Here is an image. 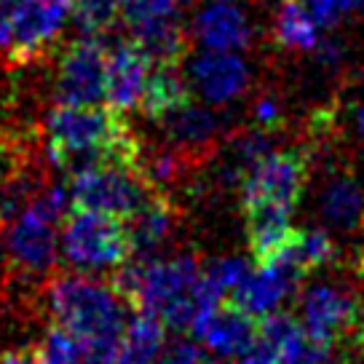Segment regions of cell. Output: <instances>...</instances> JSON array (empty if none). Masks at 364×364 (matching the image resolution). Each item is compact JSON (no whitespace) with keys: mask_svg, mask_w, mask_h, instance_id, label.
Instances as JSON below:
<instances>
[{"mask_svg":"<svg viewBox=\"0 0 364 364\" xmlns=\"http://www.w3.org/2000/svg\"><path fill=\"white\" fill-rule=\"evenodd\" d=\"M364 303L359 297L335 284H311L300 295V324L308 338L327 346L356 341L362 327Z\"/></svg>","mask_w":364,"mask_h":364,"instance_id":"obj_9","label":"cell"},{"mask_svg":"<svg viewBox=\"0 0 364 364\" xmlns=\"http://www.w3.org/2000/svg\"><path fill=\"white\" fill-rule=\"evenodd\" d=\"M48 161L65 174L97 164H124L134 169L139 142L124 113L110 105H54L43 121Z\"/></svg>","mask_w":364,"mask_h":364,"instance_id":"obj_1","label":"cell"},{"mask_svg":"<svg viewBox=\"0 0 364 364\" xmlns=\"http://www.w3.org/2000/svg\"><path fill=\"white\" fill-rule=\"evenodd\" d=\"M308 180L303 150L265 153L241 174V212L247 215L292 217Z\"/></svg>","mask_w":364,"mask_h":364,"instance_id":"obj_6","label":"cell"},{"mask_svg":"<svg viewBox=\"0 0 364 364\" xmlns=\"http://www.w3.org/2000/svg\"><path fill=\"white\" fill-rule=\"evenodd\" d=\"M153 59L136 41H121L107 48V65H105V105H110L118 113H129L139 105L145 91Z\"/></svg>","mask_w":364,"mask_h":364,"instance_id":"obj_13","label":"cell"},{"mask_svg":"<svg viewBox=\"0 0 364 364\" xmlns=\"http://www.w3.org/2000/svg\"><path fill=\"white\" fill-rule=\"evenodd\" d=\"M188 80L212 105H225L241 97L250 86V68L239 51L204 48L188 62Z\"/></svg>","mask_w":364,"mask_h":364,"instance_id":"obj_14","label":"cell"},{"mask_svg":"<svg viewBox=\"0 0 364 364\" xmlns=\"http://www.w3.org/2000/svg\"><path fill=\"white\" fill-rule=\"evenodd\" d=\"M198 273L201 265L193 255H177L169 260L132 257L115 271L113 284L126 297L132 311L161 318L166 330L193 332V287L198 282Z\"/></svg>","mask_w":364,"mask_h":364,"instance_id":"obj_3","label":"cell"},{"mask_svg":"<svg viewBox=\"0 0 364 364\" xmlns=\"http://www.w3.org/2000/svg\"><path fill=\"white\" fill-rule=\"evenodd\" d=\"M273 41L287 51H316L318 24L303 0H284L273 19Z\"/></svg>","mask_w":364,"mask_h":364,"instance_id":"obj_22","label":"cell"},{"mask_svg":"<svg viewBox=\"0 0 364 364\" xmlns=\"http://www.w3.org/2000/svg\"><path fill=\"white\" fill-rule=\"evenodd\" d=\"M0 364H38V351L30 346H14L0 351Z\"/></svg>","mask_w":364,"mask_h":364,"instance_id":"obj_30","label":"cell"},{"mask_svg":"<svg viewBox=\"0 0 364 364\" xmlns=\"http://www.w3.org/2000/svg\"><path fill=\"white\" fill-rule=\"evenodd\" d=\"M11 11H14V0H0V59L9 57V43H11Z\"/></svg>","mask_w":364,"mask_h":364,"instance_id":"obj_29","label":"cell"},{"mask_svg":"<svg viewBox=\"0 0 364 364\" xmlns=\"http://www.w3.org/2000/svg\"><path fill=\"white\" fill-rule=\"evenodd\" d=\"M318 212L332 230L351 233L364 225V188L348 174L332 177L318 196Z\"/></svg>","mask_w":364,"mask_h":364,"instance_id":"obj_20","label":"cell"},{"mask_svg":"<svg viewBox=\"0 0 364 364\" xmlns=\"http://www.w3.org/2000/svg\"><path fill=\"white\" fill-rule=\"evenodd\" d=\"M150 193L153 191L139 180V174L132 166L110 164V161L70 174L68 185V196L73 209H89V212L115 215L124 217V220Z\"/></svg>","mask_w":364,"mask_h":364,"instance_id":"obj_7","label":"cell"},{"mask_svg":"<svg viewBox=\"0 0 364 364\" xmlns=\"http://www.w3.org/2000/svg\"><path fill=\"white\" fill-rule=\"evenodd\" d=\"M284 252L300 265L303 273L318 271L324 265H330L338 255V247L327 230L321 228H303V230H292V239L284 247Z\"/></svg>","mask_w":364,"mask_h":364,"instance_id":"obj_23","label":"cell"},{"mask_svg":"<svg viewBox=\"0 0 364 364\" xmlns=\"http://www.w3.org/2000/svg\"><path fill=\"white\" fill-rule=\"evenodd\" d=\"M73 16V0H14L9 65H30L57 46Z\"/></svg>","mask_w":364,"mask_h":364,"instance_id":"obj_10","label":"cell"},{"mask_svg":"<svg viewBox=\"0 0 364 364\" xmlns=\"http://www.w3.org/2000/svg\"><path fill=\"white\" fill-rule=\"evenodd\" d=\"M356 129H359V134L364 136V105L356 110Z\"/></svg>","mask_w":364,"mask_h":364,"instance_id":"obj_31","label":"cell"},{"mask_svg":"<svg viewBox=\"0 0 364 364\" xmlns=\"http://www.w3.org/2000/svg\"><path fill=\"white\" fill-rule=\"evenodd\" d=\"M188 97H191V91L185 86V78L177 73V65H153V73H150L136 107L142 110L145 118L159 124L171 107L185 102Z\"/></svg>","mask_w":364,"mask_h":364,"instance_id":"obj_21","label":"cell"},{"mask_svg":"<svg viewBox=\"0 0 364 364\" xmlns=\"http://www.w3.org/2000/svg\"><path fill=\"white\" fill-rule=\"evenodd\" d=\"M59 255L75 273H107L134 257L124 217L73 209L59 225Z\"/></svg>","mask_w":364,"mask_h":364,"instance_id":"obj_5","label":"cell"},{"mask_svg":"<svg viewBox=\"0 0 364 364\" xmlns=\"http://www.w3.org/2000/svg\"><path fill=\"white\" fill-rule=\"evenodd\" d=\"M48 311L78 341L83 364H110L132 306L113 282L89 273H65L48 287Z\"/></svg>","mask_w":364,"mask_h":364,"instance_id":"obj_2","label":"cell"},{"mask_svg":"<svg viewBox=\"0 0 364 364\" xmlns=\"http://www.w3.org/2000/svg\"><path fill=\"white\" fill-rule=\"evenodd\" d=\"M318 27H335L346 14L356 11L364 0H303Z\"/></svg>","mask_w":364,"mask_h":364,"instance_id":"obj_27","label":"cell"},{"mask_svg":"<svg viewBox=\"0 0 364 364\" xmlns=\"http://www.w3.org/2000/svg\"><path fill=\"white\" fill-rule=\"evenodd\" d=\"M252 118H255L257 129H262V132H273L276 126L282 124V107H279V102H276L273 97H262V100H257V105H255Z\"/></svg>","mask_w":364,"mask_h":364,"instance_id":"obj_28","label":"cell"},{"mask_svg":"<svg viewBox=\"0 0 364 364\" xmlns=\"http://www.w3.org/2000/svg\"><path fill=\"white\" fill-rule=\"evenodd\" d=\"M159 126L166 134V142L174 150H180V153L206 150L215 142L217 132H220L217 115L204 105L193 102L191 97L177 105V107H171L169 113L159 121Z\"/></svg>","mask_w":364,"mask_h":364,"instance_id":"obj_17","label":"cell"},{"mask_svg":"<svg viewBox=\"0 0 364 364\" xmlns=\"http://www.w3.org/2000/svg\"><path fill=\"white\" fill-rule=\"evenodd\" d=\"M121 19L156 65H180L188 48L182 0H129Z\"/></svg>","mask_w":364,"mask_h":364,"instance_id":"obj_8","label":"cell"},{"mask_svg":"<svg viewBox=\"0 0 364 364\" xmlns=\"http://www.w3.org/2000/svg\"><path fill=\"white\" fill-rule=\"evenodd\" d=\"M303 276L306 273L300 271V265L287 252H282L271 260L250 265V271L244 273V279L230 292V300L239 308H244L247 314L262 318L279 311L295 295Z\"/></svg>","mask_w":364,"mask_h":364,"instance_id":"obj_12","label":"cell"},{"mask_svg":"<svg viewBox=\"0 0 364 364\" xmlns=\"http://www.w3.org/2000/svg\"><path fill=\"white\" fill-rule=\"evenodd\" d=\"M247 271H250V262L241 260V257H233V255L230 257H215L206 265H201V282L206 287H212L217 295L228 297L244 279Z\"/></svg>","mask_w":364,"mask_h":364,"instance_id":"obj_25","label":"cell"},{"mask_svg":"<svg viewBox=\"0 0 364 364\" xmlns=\"http://www.w3.org/2000/svg\"><path fill=\"white\" fill-rule=\"evenodd\" d=\"M70 196L51 185L38 191L19 215L3 225V252L22 276L43 279L54 271L59 257V225L68 212Z\"/></svg>","mask_w":364,"mask_h":364,"instance_id":"obj_4","label":"cell"},{"mask_svg":"<svg viewBox=\"0 0 364 364\" xmlns=\"http://www.w3.org/2000/svg\"><path fill=\"white\" fill-rule=\"evenodd\" d=\"M126 225H129V239H132L134 255L150 257L166 244L174 230V206L164 191H153L126 217Z\"/></svg>","mask_w":364,"mask_h":364,"instance_id":"obj_18","label":"cell"},{"mask_svg":"<svg viewBox=\"0 0 364 364\" xmlns=\"http://www.w3.org/2000/svg\"><path fill=\"white\" fill-rule=\"evenodd\" d=\"M164 348H166L164 321L142 311H132L110 364H159Z\"/></svg>","mask_w":364,"mask_h":364,"instance_id":"obj_19","label":"cell"},{"mask_svg":"<svg viewBox=\"0 0 364 364\" xmlns=\"http://www.w3.org/2000/svg\"><path fill=\"white\" fill-rule=\"evenodd\" d=\"M257 330H260V318L247 314L233 300H228L220 303L215 314L206 318V324L198 332V341H204V346L217 359H239L257 341Z\"/></svg>","mask_w":364,"mask_h":364,"instance_id":"obj_16","label":"cell"},{"mask_svg":"<svg viewBox=\"0 0 364 364\" xmlns=\"http://www.w3.org/2000/svg\"><path fill=\"white\" fill-rule=\"evenodd\" d=\"M129 0H73V19L83 35H102L124 14Z\"/></svg>","mask_w":364,"mask_h":364,"instance_id":"obj_24","label":"cell"},{"mask_svg":"<svg viewBox=\"0 0 364 364\" xmlns=\"http://www.w3.org/2000/svg\"><path fill=\"white\" fill-rule=\"evenodd\" d=\"M105 65L107 48L100 35H80L65 48L54 75L57 105H100L105 102Z\"/></svg>","mask_w":364,"mask_h":364,"instance_id":"obj_11","label":"cell"},{"mask_svg":"<svg viewBox=\"0 0 364 364\" xmlns=\"http://www.w3.org/2000/svg\"><path fill=\"white\" fill-rule=\"evenodd\" d=\"M159 364H220V362H217V356L206 346H198L193 341H177L164 348Z\"/></svg>","mask_w":364,"mask_h":364,"instance_id":"obj_26","label":"cell"},{"mask_svg":"<svg viewBox=\"0 0 364 364\" xmlns=\"http://www.w3.org/2000/svg\"><path fill=\"white\" fill-rule=\"evenodd\" d=\"M193 38L201 48L244 51L252 43L250 16L233 0H206L193 19Z\"/></svg>","mask_w":364,"mask_h":364,"instance_id":"obj_15","label":"cell"}]
</instances>
